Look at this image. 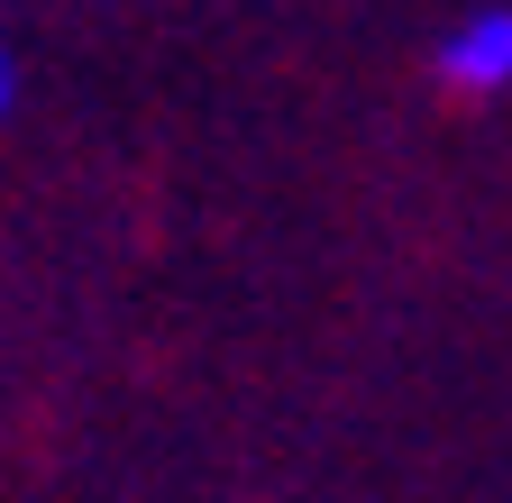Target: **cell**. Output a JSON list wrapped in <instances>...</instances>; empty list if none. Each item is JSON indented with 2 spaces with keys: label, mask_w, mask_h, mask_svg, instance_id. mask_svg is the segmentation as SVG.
I'll use <instances>...</instances> for the list:
<instances>
[{
  "label": "cell",
  "mask_w": 512,
  "mask_h": 503,
  "mask_svg": "<svg viewBox=\"0 0 512 503\" xmlns=\"http://www.w3.org/2000/svg\"><path fill=\"white\" fill-rule=\"evenodd\" d=\"M439 83L467 92V101L512 92V10H467L458 28H448L439 37Z\"/></svg>",
  "instance_id": "6da1fadb"
},
{
  "label": "cell",
  "mask_w": 512,
  "mask_h": 503,
  "mask_svg": "<svg viewBox=\"0 0 512 503\" xmlns=\"http://www.w3.org/2000/svg\"><path fill=\"white\" fill-rule=\"evenodd\" d=\"M10 92H19V65H10V37H0V110H10Z\"/></svg>",
  "instance_id": "7a4b0ae2"
}]
</instances>
